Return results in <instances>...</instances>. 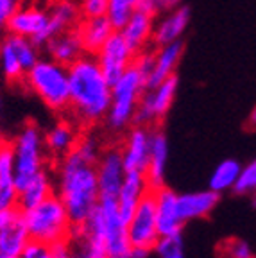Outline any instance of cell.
Masks as SVG:
<instances>
[{
  "label": "cell",
  "mask_w": 256,
  "mask_h": 258,
  "mask_svg": "<svg viewBox=\"0 0 256 258\" xmlns=\"http://www.w3.org/2000/svg\"><path fill=\"white\" fill-rule=\"evenodd\" d=\"M254 190H256V158H252L249 163H245L242 167L233 192L236 196H251Z\"/></svg>",
  "instance_id": "d6a6232c"
},
{
  "label": "cell",
  "mask_w": 256,
  "mask_h": 258,
  "mask_svg": "<svg viewBox=\"0 0 256 258\" xmlns=\"http://www.w3.org/2000/svg\"><path fill=\"white\" fill-rule=\"evenodd\" d=\"M135 50L129 47L127 41L118 31L113 32L109 40L95 54L100 69H102L104 76L111 81V85L135 63Z\"/></svg>",
  "instance_id": "8fae6325"
},
{
  "label": "cell",
  "mask_w": 256,
  "mask_h": 258,
  "mask_svg": "<svg viewBox=\"0 0 256 258\" xmlns=\"http://www.w3.org/2000/svg\"><path fill=\"white\" fill-rule=\"evenodd\" d=\"M18 208V183L11 140H0V210Z\"/></svg>",
  "instance_id": "2e32d148"
},
{
  "label": "cell",
  "mask_w": 256,
  "mask_h": 258,
  "mask_svg": "<svg viewBox=\"0 0 256 258\" xmlns=\"http://www.w3.org/2000/svg\"><path fill=\"white\" fill-rule=\"evenodd\" d=\"M224 258H256L251 244L244 238H229L222 246Z\"/></svg>",
  "instance_id": "836d02e7"
},
{
  "label": "cell",
  "mask_w": 256,
  "mask_h": 258,
  "mask_svg": "<svg viewBox=\"0 0 256 258\" xmlns=\"http://www.w3.org/2000/svg\"><path fill=\"white\" fill-rule=\"evenodd\" d=\"M190 25V8L188 6H177L176 9L161 13L160 18L154 22L152 31V45L163 47V45L181 41L183 34Z\"/></svg>",
  "instance_id": "9a60e30c"
},
{
  "label": "cell",
  "mask_w": 256,
  "mask_h": 258,
  "mask_svg": "<svg viewBox=\"0 0 256 258\" xmlns=\"http://www.w3.org/2000/svg\"><path fill=\"white\" fill-rule=\"evenodd\" d=\"M11 212H13V210H0V228H2V224H4V222L9 219Z\"/></svg>",
  "instance_id": "7bdbcfd3"
},
{
  "label": "cell",
  "mask_w": 256,
  "mask_h": 258,
  "mask_svg": "<svg viewBox=\"0 0 256 258\" xmlns=\"http://www.w3.org/2000/svg\"><path fill=\"white\" fill-rule=\"evenodd\" d=\"M154 22H156V16H151L142 11H135L129 16V20L124 24V27L118 31L124 36V40L127 41L129 47L135 50V54L147 50L149 45H152Z\"/></svg>",
  "instance_id": "44dd1931"
},
{
  "label": "cell",
  "mask_w": 256,
  "mask_h": 258,
  "mask_svg": "<svg viewBox=\"0 0 256 258\" xmlns=\"http://www.w3.org/2000/svg\"><path fill=\"white\" fill-rule=\"evenodd\" d=\"M48 11V24L45 31V43L59 32L76 29L81 20V11L76 0H56ZM45 47V45H43Z\"/></svg>",
  "instance_id": "484cf974"
},
{
  "label": "cell",
  "mask_w": 256,
  "mask_h": 258,
  "mask_svg": "<svg viewBox=\"0 0 256 258\" xmlns=\"http://www.w3.org/2000/svg\"><path fill=\"white\" fill-rule=\"evenodd\" d=\"M29 240L31 238H29L27 228H25L24 219H22V212L15 208L9 219L0 228V254L16 258Z\"/></svg>",
  "instance_id": "7402d4cb"
},
{
  "label": "cell",
  "mask_w": 256,
  "mask_h": 258,
  "mask_svg": "<svg viewBox=\"0 0 256 258\" xmlns=\"http://www.w3.org/2000/svg\"><path fill=\"white\" fill-rule=\"evenodd\" d=\"M68 244L72 247L74 258H108L104 240L90 224L74 226Z\"/></svg>",
  "instance_id": "cb8c5ba5"
},
{
  "label": "cell",
  "mask_w": 256,
  "mask_h": 258,
  "mask_svg": "<svg viewBox=\"0 0 256 258\" xmlns=\"http://www.w3.org/2000/svg\"><path fill=\"white\" fill-rule=\"evenodd\" d=\"M70 111L79 124L102 122L111 104V81L104 76L93 54H83L68 64Z\"/></svg>",
  "instance_id": "6da1fadb"
},
{
  "label": "cell",
  "mask_w": 256,
  "mask_h": 258,
  "mask_svg": "<svg viewBox=\"0 0 256 258\" xmlns=\"http://www.w3.org/2000/svg\"><path fill=\"white\" fill-rule=\"evenodd\" d=\"M54 194V179L47 170H40L36 176L18 186V210L24 212L32 206L40 205L41 201Z\"/></svg>",
  "instance_id": "4316f807"
},
{
  "label": "cell",
  "mask_w": 256,
  "mask_h": 258,
  "mask_svg": "<svg viewBox=\"0 0 256 258\" xmlns=\"http://www.w3.org/2000/svg\"><path fill=\"white\" fill-rule=\"evenodd\" d=\"M84 224H90L100 233L108 258H129L133 246L127 235V224L118 214L116 199H100L92 217Z\"/></svg>",
  "instance_id": "52a82bcc"
},
{
  "label": "cell",
  "mask_w": 256,
  "mask_h": 258,
  "mask_svg": "<svg viewBox=\"0 0 256 258\" xmlns=\"http://www.w3.org/2000/svg\"><path fill=\"white\" fill-rule=\"evenodd\" d=\"M43 48L50 59L57 61V63L65 64V67L72 64L77 57L86 54L83 48V41H81L76 29H70V31L59 32V34L52 36L45 43Z\"/></svg>",
  "instance_id": "d4e9b609"
},
{
  "label": "cell",
  "mask_w": 256,
  "mask_h": 258,
  "mask_svg": "<svg viewBox=\"0 0 256 258\" xmlns=\"http://www.w3.org/2000/svg\"><path fill=\"white\" fill-rule=\"evenodd\" d=\"M136 4H138V0H109L106 16L115 27V31H120L124 27L129 16L136 11Z\"/></svg>",
  "instance_id": "4dcf8cb0"
},
{
  "label": "cell",
  "mask_w": 256,
  "mask_h": 258,
  "mask_svg": "<svg viewBox=\"0 0 256 258\" xmlns=\"http://www.w3.org/2000/svg\"><path fill=\"white\" fill-rule=\"evenodd\" d=\"M22 6V0H0V36L6 34V24L9 16Z\"/></svg>",
  "instance_id": "8d00e7d4"
},
{
  "label": "cell",
  "mask_w": 256,
  "mask_h": 258,
  "mask_svg": "<svg viewBox=\"0 0 256 258\" xmlns=\"http://www.w3.org/2000/svg\"><path fill=\"white\" fill-rule=\"evenodd\" d=\"M16 258H52V246L38 240H29Z\"/></svg>",
  "instance_id": "d590c367"
},
{
  "label": "cell",
  "mask_w": 256,
  "mask_h": 258,
  "mask_svg": "<svg viewBox=\"0 0 256 258\" xmlns=\"http://www.w3.org/2000/svg\"><path fill=\"white\" fill-rule=\"evenodd\" d=\"M167 161H168V140L167 135L161 129H152L151 138V153H149V163L145 170V177L151 190H158L165 186V176H167Z\"/></svg>",
  "instance_id": "ffe728a7"
},
{
  "label": "cell",
  "mask_w": 256,
  "mask_h": 258,
  "mask_svg": "<svg viewBox=\"0 0 256 258\" xmlns=\"http://www.w3.org/2000/svg\"><path fill=\"white\" fill-rule=\"evenodd\" d=\"M2 81H4V77H2V74H0V85H2Z\"/></svg>",
  "instance_id": "bcb514c9"
},
{
  "label": "cell",
  "mask_w": 256,
  "mask_h": 258,
  "mask_svg": "<svg viewBox=\"0 0 256 258\" xmlns=\"http://www.w3.org/2000/svg\"><path fill=\"white\" fill-rule=\"evenodd\" d=\"M220 199V194L215 190H197V192H184L179 194L177 205H179V214L184 224L190 221H199L212 215V212L217 208Z\"/></svg>",
  "instance_id": "ac0fdd59"
},
{
  "label": "cell",
  "mask_w": 256,
  "mask_h": 258,
  "mask_svg": "<svg viewBox=\"0 0 256 258\" xmlns=\"http://www.w3.org/2000/svg\"><path fill=\"white\" fill-rule=\"evenodd\" d=\"M152 253L156 258H184V242L181 233L160 237L152 247Z\"/></svg>",
  "instance_id": "1f68e13d"
},
{
  "label": "cell",
  "mask_w": 256,
  "mask_h": 258,
  "mask_svg": "<svg viewBox=\"0 0 256 258\" xmlns=\"http://www.w3.org/2000/svg\"><path fill=\"white\" fill-rule=\"evenodd\" d=\"M152 194H154V203H156V226L160 237L181 233L184 221L181 219L179 205H177L179 194H176L168 186L152 190Z\"/></svg>",
  "instance_id": "5bb4252c"
},
{
  "label": "cell",
  "mask_w": 256,
  "mask_h": 258,
  "mask_svg": "<svg viewBox=\"0 0 256 258\" xmlns=\"http://www.w3.org/2000/svg\"><path fill=\"white\" fill-rule=\"evenodd\" d=\"M145 92V81L131 64L111 85V104L106 113L104 124L111 133L127 131L135 124V115Z\"/></svg>",
  "instance_id": "5b68a950"
},
{
  "label": "cell",
  "mask_w": 256,
  "mask_h": 258,
  "mask_svg": "<svg viewBox=\"0 0 256 258\" xmlns=\"http://www.w3.org/2000/svg\"><path fill=\"white\" fill-rule=\"evenodd\" d=\"M25 85L34 95L56 113L70 109V81L68 67L50 59L40 57L36 64L25 74Z\"/></svg>",
  "instance_id": "277c9868"
},
{
  "label": "cell",
  "mask_w": 256,
  "mask_h": 258,
  "mask_svg": "<svg viewBox=\"0 0 256 258\" xmlns=\"http://www.w3.org/2000/svg\"><path fill=\"white\" fill-rule=\"evenodd\" d=\"M52 258H74L72 247L67 242H57L52 246Z\"/></svg>",
  "instance_id": "74e56055"
},
{
  "label": "cell",
  "mask_w": 256,
  "mask_h": 258,
  "mask_svg": "<svg viewBox=\"0 0 256 258\" xmlns=\"http://www.w3.org/2000/svg\"><path fill=\"white\" fill-rule=\"evenodd\" d=\"M177 85H179V81H177L176 76H172L165 79L163 83H160V85L145 88L144 95L140 99V104H138V109H136L135 124L151 127L156 122H160L168 113V109L172 108L174 101H176Z\"/></svg>",
  "instance_id": "ba28073f"
},
{
  "label": "cell",
  "mask_w": 256,
  "mask_h": 258,
  "mask_svg": "<svg viewBox=\"0 0 256 258\" xmlns=\"http://www.w3.org/2000/svg\"><path fill=\"white\" fill-rule=\"evenodd\" d=\"M251 198H252V205L256 206V190H254V192L251 194Z\"/></svg>",
  "instance_id": "ee69618b"
},
{
  "label": "cell",
  "mask_w": 256,
  "mask_h": 258,
  "mask_svg": "<svg viewBox=\"0 0 256 258\" xmlns=\"http://www.w3.org/2000/svg\"><path fill=\"white\" fill-rule=\"evenodd\" d=\"M22 219L31 240H38L54 246L67 242L74 231V224L67 212V206L57 194L48 196L40 205L22 212Z\"/></svg>",
  "instance_id": "3957f363"
},
{
  "label": "cell",
  "mask_w": 256,
  "mask_h": 258,
  "mask_svg": "<svg viewBox=\"0 0 256 258\" xmlns=\"http://www.w3.org/2000/svg\"><path fill=\"white\" fill-rule=\"evenodd\" d=\"M127 235L133 247H149L152 249L160 238L156 226V203L154 194L149 192L136 206L135 214L127 222Z\"/></svg>",
  "instance_id": "9c48e42d"
},
{
  "label": "cell",
  "mask_w": 256,
  "mask_h": 258,
  "mask_svg": "<svg viewBox=\"0 0 256 258\" xmlns=\"http://www.w3.org/2000/svg\"><path fill=\"white\" fill-rule=\"evenodd\" d=\"M48 24V11L38 6H20L6 24V32L15 36L29 38L38 47L45 45V31Z\"/></svg>",
  "instance_id": "30bf717a"
},
{
  "label": "cell",
  "mask_w": 256,
  "mask_h": 258,
  "mask_svg": "<svg viewBox=\"0 0 256 258\" xmlns=\"http://www.w3.org/2000/svg\"><path fill=\"white\" fill-rule=\"evenodd\" d=\"M152 192L151 186L147 183V177L144 172H125L122 186L116 196V206H118V214H120L122 221L127 224L131 215L135 214L136 206L142 199Z\"/></svg>",
  "instance_id": "e0dca14e"
},
{
  "label": "cell",
  "mask_w": 256,
  "mask_h": 258,
  "mask_svg": "<svg viewBox=\"0 0 256 258\" xmlns=\"http://www.w3.org/2000/svg\"><path fill=\"white\" fill-rule=\"evenodd\" d=\"M56 186L74 226L84 224L92 217L100 201L95 165L86 163L70 151L57 165Z\"/></svg>",
  "instance_id": "7a4b0ae2"
},
{
  "label": "cell",
  "mask_w": 256,
  "mask_h": 258,
  "mask_svg": "<svg viewBox=\"0 0 256 258\" xmlns=\"http://www.w3.org/2000/svg\"><path fill=\"white\" fill-rule=\"evenodd\" d=\"M15 154V174L18 186L45 169L47 147L45 133L36 124L27 122L11 140Z\"/></svg>",
  "instance_id": "8992f818"
},
{
  "label": "cell",
  "mask_w": 256,
  "mask_h": 258,
  "mask_svg": "<svg viewBox=\"0 0 256 258\" xmlns=\"http://www.w3.org/2000/svg\"><path fill=\"white\" fill-rule=\"evenodd\" d=\"M136 11L147 13V15H151V16L160 15L158 6H156V0H138V4H136Z\"/></svg>",
  "instance_id": "f35d334b"
},
{
  "label": "cell",
  "mask_w": 256,
  "mask_h": 258,
  "mask_svg": "<svg viewBox=\"0 0 256 258\" xmlns=\"http://www.w3.org/2000/svg\"><path fill=\"white\" fill-rule=\"evenodd\" d=\"M156 6H158V11L161 13H167V11H172L176 9L177 6H181V0H156Z\"/></svg>",
  "instance_id": "ab89813d"
},
{
  "label": "cell",
  "mask_w": 256,
  "mask_h": 258,
  "mask_svg": "<svg viewBox=\"0 0 256 258\" xmlns=\"http://www.w3.org/2000/svg\"><path fill=\"white\" fill-rule=\"evenodd\" d=\"M152 129L149 125L133 124L122 142V160L127 172H144L147 170L149 153H151Z\"/></svg>",
  "instance_id": "7c38bea8"
},
{
  "label": "cell",
  "mask_w": 256,
  "mask_h": 258,
  "mask_svg": "<svg viewBox=\"0 0 256 258\" xmlns=\"http://www.w3.org/2000/svg\"><path fill=\"white\" fill-rule=\"evenodd\" d=\"M0 117H2V99H0Z\"/></svg>",
  "instance_id": "f6af8a7d"
},
{
  "label": "cell",
  "mask_w": 256,
  "mask_h": 258,
  "mask_svg": "<svg viewBox=\"0 0 256 258\" xmlns=\"http://www.w3.org/2000/svg\"><path fill=\"white\" fill-rule=\"evenodd\" d=\"M79 6L81 18H95V16H106L109 0H76Z\"/></svg>",
  "instance_id": "e575fe53"
},
{
  "label": "cell",
  "mask_w": 256,
  "mask_h": 258,
  "mask_svg": "<svg viewBox=\"0 0 256 258\" xmlns=\"http://www.w3.org/2000/svg\"><path fill=\"white\" fill-rule=\"evenodd\" d=\"M247 127H249V129H252V131H256V104H254V108L251 109V113H249Z\"/></svg>",
  "instance_id": "b9f144b4"
},
{
  "label": "cell",
  "mask_w": 256,
  "mask_h": 258,
  "mask_svg": "<svg viewBox=\"0 0 256 258\" xmlns=\"http://www.w3.org/2000/svg\"><path fill=\"white\" fill-rule=\"evenodd\" d=\"M152 249L149 247H133L129 258H152Z\"/></svg>",
  "instance_id": "60d3db41"
},
{
  "label": "cell",
  "mask_w": 256,
  "mask_h": 258,
  "mask_svg": "<svg viewBox=\"0 0 256 258\" xmlns=\"http://www.w3.org/2000/svg\"><path fill=\"white\" fill-rule=\"evenodd\" d=\"M77 140H79V133H77V127L72 122L59 120L45 131L47 153H50L56 158H63L65 154L70 153L76 147Z\"/></svg>",
  "instance_id": "83f0119b"
},
{
  "label": "cell",
  "mask_w": 256,
  "mask_h": 258,
  "mask_svg": "<svg viewBox=\"0 0 256 258\" xmlns=\"http://www.w3.org/2000/svg\"><path fill=\"white\" fill-rule=\"evenodd\" d=\"M95 170L100 199H116L122 181L125 177V172H127L124 167L120 149L109 147V149L102 151L99 161L95 163Z\"/></svg>",
  "instance_id": "4fadbf2b"
},
{
  "label": "cell",
  "mask_w": 256,
  "mask_h": 258,
  "mask_svg": "<svg viewBox=\"0 0 256 258\" xmlns=\"http://www.w3.org/2000/svg\"><path fill=\"white\" fill-rule=\"evenodd\" d=\"M240 170H242L240 161L233 160V158H226V160H222L219 165L213 169L212 176H210V181H208V188L215 190L217 194L233 192Z\"/></svg>",
  "instance_id": "f546056e"
},
{
  "label": "cell",
  "mask_w": 256,
  "mask_h": 258,
  "mask_svg": "<svg viewBox=\"0 0 256 258\" xmlns=\"http://www.w3.org/2000/svg\"><path fill=\"white\" fill-rule=\"evenodd\" d=\"M76 31L83 41L84 52L95 56L100 50V47L115 32V27L108 20V16H95V18H81Z\"/></svg>",
  "instance_id": "603a6c76"
},
{
  "label": "cell",
  "mask_w": 256,
  "mask_h": 258,
  "mask_svg": "<svg viewBox=\"0 0 256 258\" xmlns=\"http://www.w3.org/2000/svg\"><path fill=\"white\" fill-rule=\"evenodd\" d=\"M0 74L8 83H20L27 74L16 52L13 36L8 32L0 36Z\"/></svg>",
  "instance_id": "f1b7e54d"
},
{
  "label": "cell",
  "mask_w": 256,
  "mask_h": 258,
  "mask_svg": "<svg viewBox=\"0 0 256 258\" xmlns=\"http://www.w3.org/2000/svg\"><path fill=\"white\" fill-rule=\"evenodd\" d=\"M183 40L163 45V47H156V50H154V67H152V72L149 74L147 81H145V88L156 86L168 77L176 76V69L181 57H183Z\"/></svg>",
  "instance_id": "d6986e66"
}]
</instances>
